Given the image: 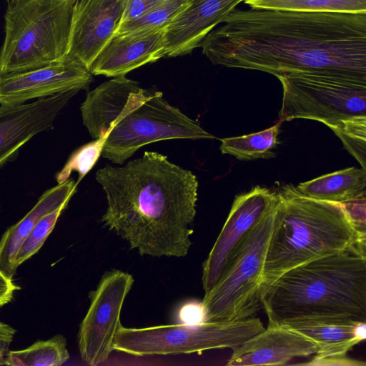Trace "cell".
Wrapping results in <instances>:
<instances>
[{
  "mask_svg": "<svg viewBox=\"0 0 366 366\" xmlns=\"http://www.w3.org/2000/svg\"><path fill=\"white\" fill-rule=\"evenodd\" d=\"M134 281L130 274L112 269L103 274L97 289L89 293L90 305L78 334L80 356L87 365L97 366L104 362L114 350L122 325V306Z\"/></svg>",
  "mask_w": 366,
  "mask_h": 366,
  "instance_id": "obj_10",
  "label": "cell"
},
{
  "mask_svg": "<svg viewBox=\"0 0 366 366\" xmlns=\"http://www.w3.org/2000/svg\"><path fill=\"white\" fill-rule=\"evenodd\" d=\"M303 196L342 204L366 193V170L350 167L324 174L296 187Z\"/></svg>",
  "mask_w": 366,
  "mask_h": 366,
  "instance_id": "obj_20",
  "label": "cell"
},
{
  "mask_svg": "<svg viewBox=\"0 0 366 366\" xmlns=\"http://www.w3.org/2000/svg\"><path fill=\"white\" fill-rule=\"evenodd\" d=\"M264 329L260 319L252 317L237 321H206L194 325L174 323L142 328L121 325L113 348L134 356L234 349Z\"/></svg>",
  "mask_w": 366,
  "mask_h": 366,
  "instance_id": "obj_9",
  "label": "cell"
},
{
  "mask_svg": "<svg viewBox=\"0 0 366 366\" xmlns=\"http://www.w3.org/2000/svg\"><path fill=\"white\" fill-rule=\"evenodd\" d=\"M278 193L256 186L236 196L227 219L202 264V287L209 292L217 283L227 259L244 235L278 202Z\"/></svg>",
  "mask_w": 366,
  "mask_h": 366,
  "instance_id": "obj_11",
  "label": "cell"
},
{
  "mask_svg": "<svg viewBox=\"0 0 366 366\" xmlns=\"http://www.w3.org/2000/svg\"><path fill=\"white\" fill-rule=\"evenodd\" d=\"M79 90L73 89L20 104H0V167L54 121Z\"/></svg>",
  "mask_w": 366,
  "mask_h": 366,
  "instance_id": "obj_14",
  "label": "cell"
},
{
  "mask_svg": "<svg viewBox=\"0 0 366 366\" xmlns=\"http://www.w3.org/2000/svg\"><path fill=\"white\" fill-rule=\"evenodd\" d=\"M81 112L93 139L107 137L102 157L118 164L154 142L214 139L197 121L169 104L162 92L144 89L125 75L89 92Z\"/></svg>",
  "mask_w": 366,
  "mask_h": 366,
  "instance_id": "obj_3",
  "label": "cell"
},
{
  "mask_svg": "<svg viewBox=\"0 0 366 366\" xmlns=\"http://www.w3.org/2000/svg\"><path fill=\"white\" fill-rule=\"evenodd\" d=\"M10 1H19V0H9Z\"/></svg>",
  "mask_w": 366,
  "mask_h": 366,
  "instance_id": "obj_33",
  "label": "cell"
},
{
  "mask_svg": "<svg viewBox=\"0 0 366 366\" xmlns=\"http://www.w3.org/2000/svg\"><path fill=\"white\" fill-rule=\"evenodd\" d=\"M280 325L300 333L318 347L314 359L345 356L366 337V323L340 316L300 317Z\"/></svg>",
  "mask_w": 366,
  "mask_h": 366,
  "instance_id": "obj_18",
  "label": "cell"
},
{
  "mask_svg": "<svg viewBox=\"0 0 366 366\" xmlns=\"http://www.w3.org/2000/svg\"><path fill=\"white\" fill-rule=\"evenodd\" d=\"M222 23L199 46L214 64L366 79V14L234 9Z\"/></svg>",
  "mask_w": 366,
  "mask_h": 366,
  "instance_id": "obj_1",
  "label": "cell"
},
{
  "mask_svg": "<svg viewBox=\"0 0 366 366\" xmlns=\"http://www.w3.org/2000/svg\"><path fill=\"white\" fill-rule=\"evenodd\" d=\"M366 244L357 242L295 267L261 290L268 325L340 316L366 321Z\"/></svg>",
  "mask_w": 366,
  "mask_h": 366,
  "instance_id": "obj_4",
  "label": "cell"
},
{
  "mask_svg": "<svg viewBox=\"0 0 366 366\" xmlns=\"http://www.w3.org/2000/svg\"><path fill=\"white\" fill-rule=\"evenodd\" d=\"M277 193L260 293L287 271L366 240L341 204L306 197L292 184Z\"/></svg>",
  "mask_w": 366,
  "mask_h": 366,
  "instance_id": "obj_5",
  "label": "cell"
},
{
  "mask_svg": "<svg viewBox=\"0 0 366 366\" xmlns=\"http://www.w3.org/2000/svg\"><path fill=\"white\" fill-rule=\"evenodd\" d=\"M232 350L229 366L283 365L295 357L315 355L318 347L297 332L282 325H268Z\"/></svg>",
  "mask_w": 366,
  "mask_h": 366,
  "instance_id": "obj_16",
  "label": "cell"
},
{
  "mask_svg": "<svg viewBox=\"0 0 366 366\" xmlns=\"http://www.w3.org/2000/svg\"><path fill=\"white\" fill-rule=\"evenodd\" d=\"M164 0H127L121 24L138 19Z\"/></svg>",
  "mask_w": 366,
  "mask_h": 366,
  "instance_id": "obj_29",
  "label": "cell"
},
{
  "mask_svg": "<svg viewBox=\"0 0 366 366\" xmlns=\"http://www.w3.org/2000/svg\"><path fill=\"white\" fill-rule=\"evenodd\" d=\"M277 203L236 245L217 283L204 294L207 321L245 320L262 307L261 280Z\"/></svg>",
  "mask_w": 366,
  "mask_h": 366,
  "instance_id": "obj_7",
  "label": "cell"
},
{
  "mask_svg": "<svg viewBox=\"0 0 366 366\" xmlns=\"http://www.w3.org/2000/svg\"><path fill=\"white\" fill-rule=\"evenodd\" d=\"M244 0H192L166 27V56L192 52Z\"/></svg>",
  "mask_w": 366,
  "mask_h": 366,
  "instance_id": "obj_17",
  "label": "cell"
},
{
  "mask_svg": "<svg viewBox=\"0 0 366 366\" xmlns=\"http://www.w3.org/2000/svg\"><path fill=\"white\" fill-rule=\"evenodd\" d=\"M176 324L194 325L207 321L206 312L202 302L189 300L182 303L174 313Z\"/></svg>",
  "mask_w": 366,
  "mask_h": 366,
  "instance_id": "obj_28",
  "label": "cell"
},
{
  "mask_svg": "<svg viewBox=\"0 0 366 366\" xmlns=\"http://www.w3.org/2000/svg\"><path fill=\"white\" fill-rule=\"evenodd\" d=\"M192 0H164L137 19L121 24L115 34L167 27Z\"/></svg>",
  "mask_w": 366,
  "mask_h": 366,
  "instance_id": "obj_24",
  "label": "cell"
},
{
  "mask_svg": "<svg viewBox=\"0 0 366 366\" xmlns=\"http://www.w3.org/2000/svg\"><path fill=\"white\" fill-rule=\"evenodd\" d=\"M20 287L0 269V308L10 302Z\"/></svg>",
  "mask_w": 366,
  "mask_h": 366,
  "instance_id": "obj_31",
  "label": "cell"
},
{
  "mask_svg": "<svg viewBox=\"0 0 366 366\" xmlns=\"http://www.w3.org/2000/svg\"><path fill=\"white\" fill-rule=\"evenodd\" d=\"M165 28L115 34L92 61L89 71L109 77L128 72L166 56Z\"/></svg>",
  "mask_w": 366,
  "mask_h": 366,
  "instance_id": "obj_15",
  "label": "cell"
},
{
  "mask_svg": "<svg viewBox=\"0 0 366 366\" xmlns=\"http://www.w3.org/2000/svg\"><path fill=\"white\" fill-rule=\"evenodd\" d=\"M69 359L66 340L57 335L47 340H39L29 347L9 351L5 365L9 366H60Z\"/></svg>",
  "mask_w": 366,
  "mask_h": 366,
  "instance_id": "obj_23",
  "label": "cell"
},
{
  "mask_svg": "<svg viewBox=\"0 0 366 366\" xmlns=\"http://www.w3.org/2000/svg\"><path fill=\"white\" fill-rule=\"evenodd\" d=\"M75 0L11 1L5 14L0 76L47 66L68 54Z\"/></svg>",
  "mask_w": 366,
  "mask_h": 366,
  "instance_id": "obj_6",
  "label": "cell"
},
{
  "mask_svg": "<svg viewBox=\"0 0 366 366\" xmlns=\"http://www.w3.org/2000/svg\"><path fill=\"white\" fill-rule=\"evenodd\" d=\"M277 77L283 91L281 123L306 119L332 129L342 120L366 116V79L328 72L289 73Z\"/></svg>",
  "mask_w": 366,
  "mask_h": 366,
  "instance_id": "obj_8",
  "label": "cell"
},
{
  "mask_svg": "<svg viewBox=\"0 0 366 366\" xmlns=\"http://www.w3.org/2000/svg\"><path fill=\"white\" fill-rule=\"evenodd\" d=\"M281 122L253 134L221 139L220 151L239 160L273 158L272 152L280 142L278 134Z\"/></svg>",
  "mask_w": 366,
  "mask_h": 366,
  "instance_id": "obj_21",
  "label": "cell"
},
{
  "mask_svg": "<svg viewBox=\"0 0 366 366\" xmlns=\"http://www.w3.org/2000/svg\"><path fill=\"white\" fill-rule=\"evenodd\" d=\"M107 202L102 222L141 255L185 257L196 214L198 181L156 152L95 176Z\"/></svg>",
  "mask_w": 366,
  "mask_h": 366,
  "instance_id": "obj_2",
  "label": "cell"
},
{
  "mask_svg": "<svg viewBox=\"0 0 366 366\" xmlns=\"http://www.w3.org/2000/svg\"><path fill=\"white\" fill-rule=\"evenodd\" d=\"M331 129L366 170V116L345 119Z\"/></svg>",
  "mask_w": 366,
  "mask_h": 366,
  "instance_id": "obj_26",
  "label": "cell"
},
{
  "mask_svg": "<svg viewBox=\"0 0 366 366\" xmlns=\"http://www.w3.org/2000/svg\"><path fill=\"white\" fill-rule=\"evenodd\" d=\"M127 0H75L68 54L89 70L121 24Z\"/></svg>",
  "mask_w": 366,
  "mask_h": 366,
  "instance_id": "obj_13",
  "label": "cell"
},
{
  "mask_svg": "<svg viewBox=\"0 0 366 366\" xmlns=\"http://www.w3.org/2000/svg\"><path fill=\"white\" fill-rule=\"evenodd\" d=\"M254 9L366 14V0H244Z\"/></svg>",
  "mask_w": 366,
  "mask_h": 366,
  "instance_id": "obj_22",
  "label": "cell"
},
{
  "mask_svg": "<svg viewBox=\"0 0 366 366\" xmlns=\"http://www.w3.org/2000/svg\"><path fill=\"white\" fill-rule=\"evenodd\" d=\"M77 184L72 179L46 190L19 222L9 227L0 239V269L9 277L15 275L17 252L36 224L46 214L68 204Z\"/></svg>",
  "mask_w": 366,
  "mask_h": 366,
  "instance_id": "obj_19",
  "label": "cell"
},
{
  "mask_svg": "<svg viewBox=\"0 0 366 366\" xmlns=\"http://www.w3.org/2000/svg\"><path fill=\"white\" fill-rule=\"evenodd\" d=\"M68 204H64L44 216L34 227L21 245L15 259L16 268L35 254L52 232L61 212Z\"/></svg>",
  "mask_w": 366,
  "mask_h": 366,
  "instance_id": "obj_27",
  "label": "cell"
},
{
  "mask_svg": "<svg viewBox=\"0 0 366 366\" xmlns=\"http://www.w3.org/2000/svg\"><path fill=\"white\" fill-rule=\"evenodd\" d=\"M92 75L79 60L67 54L41 68L0 76V104H20L64 92L85 89L92 81Z\"/></svg>",
  "mask_w": 366,
  "mask_h": 366,
  "instance_id": "obj_12",
  "label": "cell"
},
{
  "mask_svg": "<svg viewBox=\"0 0 366 366\" xmlns=\"http://www.w3.org/2000/svg\"><path fill=\"white\" fill-rule=\"evenodd\" d=\"M307 365H361L362 362H355L353 360H350L347 356L331 357L322 359H314L312 362Z\"/></svg>",
  "mask_w": 366,
  "mask_h": 366,
  "instance_id": "obj_32",
  "label": "cell"
},
{
  "mask_svg": "<svg viewBox=\"0 0 366 366\" xmlns=\"http://www.w3.org/2000/svg\"><path fill=\"white\" fill-rule=\"evenodd\" d=\"M16 330L8 324L0 322V365H5L10 345Z\"/></svg>",
  "mask_w": 366,
  "mask_h": 366,
  "instance_id": "obj_30",
  "label": "cell"
},
{
  "mask_svg": "<svg viewBox=\"0 0 366 366\" xmlns=\"http://www.w3.org/2000/svg\"><path fill=\"white\" fill-rule=\"evenodd\" d=\"M107 137H101L92 142L87 143L74 151L62 169L56 176L58 184H61L68 179L72 172L79 174L76 184L92 169L102 152V149Z\"/></svg>",
  "mask_w": 366,
  "mask_h": 366,
  "instance_id": "obj_25",
  "label": "cell"
}]
</instances>
